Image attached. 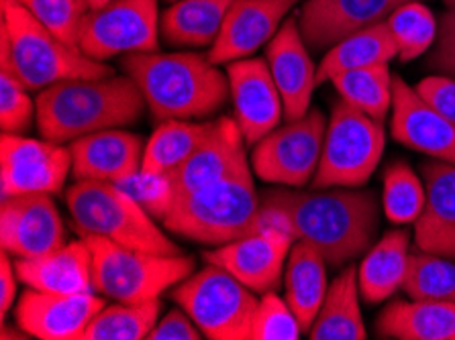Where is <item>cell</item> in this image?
Here are the masks:
<instances>
[{
	"label": "cell",
	"mask_w": 455,
	"mask_h": 340,
	"mask_svg": "<svg viewBox=\"0 0 455 340\" xmlns=\"http://www.w3.org/2000/svg\"><path fill=\"white\" fill-rule=\"evenodd\" d=\"M284 226L296 241L308 242L339 269L371 249L380 210L374 192L357 187H284L261 196L259 226Z\"/></svg>",
	"instance_id": "1"
},
{
	"label": "cell",
	"mask_w": 455,
	"mask_h": 340,
	"mask_svg": "<svg viewBox=\"0 0 455 340\" xmlns=\"http://www.w3.org/2000/svg\"><path fill=\"white\" fill-rule=\"evenodd\" d=\"M121 66L137 82L156 121L204 119L231 94L229 78L203 53H129Z\"/></svg>",
	"instance_id": "2"
},
{
	"label": "cell",
	"mask_w": 455,
	"mask_h": 340,
	"mask_svg": "<svg viewBox=\"0 0 455 340\" xmlns=\"http://www.w3.org/2000/svg\"><path fill=\"white\" fill-rule=\"evenodd\" d=\"M37 129L47 141L72 143L107 129H121L140 119L148 107L131 75L66 80L39 90Z\"/></svg>",
	"instance_id": "3"
},
{
	"label": "cell",
	"mask_w": 455,
	"mask_h": 340,
	"mask_svg": "<svg viewBox=\"0 0 455 340\" xmlns=\"http://www.w3.org/2000/svg\"><path fill=\"white\" fill-rule=\"evenodd\" d=\"M0 47L29 90H45L66 80L113 75V67L72 47L39 23L19 0H0Z\"/></svg>",
	"instance_id": "4"
},
{
	"label": "cell",
	"mask_w": 455,
	"mask_h": 340,
	"mask_svg": "<svg viewBox=\"0 0 455 340\" xmlns=\"http://www.w3.org/2000/svg\"><path fill=\"white\" fill-rule=\"evenodd\" d=\"M261 198L251 173L180 194L162 217L170 233L198 245L223 247L259 231Z\"/></svg>",
	"instance_id": "5"
},
{
	"label": "cell",
	"mask_w": 455,
	"mask_h": 340,
	"mask_svg": "<svg viewBox=\"0 0 455 340\" xmlns=\"http://www.w3.org/2000/svg\"><path fill=\"white\" fill-rule=\"evenodd\" d=\"M66 206L74 231L84 237H100L116 245L160 255H182L154 217L135 198L110 182L82 179L66 190Z\"/></svg>",
	"instance_id": "6"
},
{
	"label": "cell",
	"mask_w": 455,
	"mask_h": 340,
	"mask_svg": "<svg viewBox=\"0 0 455 340\" xmlns=\"http://www.w3.org/2000/svg\"><path fill=\"white\" fill-rule=\"evenodd\" d=\"M92 253V289L115 302L157 300L195 272V259L160 255L116 245L100 237H84Z\"/></svg>",
	"instance_id": "7"
},
{
	"label": "cell",
	"mask_w": 455,
	"mask_h": 340,
	"mask_svg": "<svg viewBox=\"0 0 455 340\" xmlns=\"http://www.w3.org/2000/svg\"><path fill=\"white\" fill-rule=\"evenodd\" d=\"M172 300L196 322L211 340H251L259 300L237 277L206 263L172 291Z\"/></svg>",
	"instance_id": "8"
},
{
	"label": "cell",
	"mask_w": 455,
	"mask_h": 340,
	"mask_svg": "<svg viewBox=\"0 0 455 340\" xmlns=\"http://www.w3.org/2000/svg\"><path fill=\"white\" fill-rule=\"evenodd\" d=\"M384 147V123L339 100L327 123L313 187H362L376 171Z\"/></svg>",
	"instance_id": "9"
},
{
	"label": "cell",
	"mask_w": 455,
	"mask_h": 340,
	"mask_svg": "<svg viewBox=\"0 0 455 340\" xmlns=\"http://www.w3.org/2000/svg\"><path fill=\"white\" fill-rule=\"evenodd\" d=\"M327 121L321 110L275 127L253 145L251 168L259 179L284 187H305L319 168Z\"/></svg>",
	"instance_id": "10"
},
{
	"label": "cell",
	"mask_w": 455,
	"mask_h": 340,
	"mask_svg": "<svg viewBox=\"0 0 455 340\" xmlns=\"http://www.w3.org/2000/svg\"><path fill=\"white\" fill-rule=\"evenodd\" d=\"M157 0H115L82 20L78 47L96 61L116 55L157 51L160 45Z\"/></svg>",
	"instance_id": "11"
},
{
	"label": "cell",
	"mask_w": 455,
	"mask_h": 340,
	"mask_svg": "<svg viewBox=\"0 0 455 340\" xmlns=\"http://www.w3.org/2000/svg\"><path fill=\"white\" fill-rule=\"evenodd\" d=\"M72 171L70 147L53 141L3 133L0 138V194L3 198L27 194H60Z\"/></svg>",
	"instance_id": "12"
},
{
	"label": "cell",
	"mask_w": 455,
	"mask_h": 340,
	"mask_svg": "<svg viewBox=\"0 0 455 340\" xmlns=\"http://www.w3.org/2000/svg\"><path fill=\"white\" fill-rule=\"evenodd\" d=\"M296 239L284 226L266 222L247 237L215 247L204 255V261L217 265L261 296L280 286L288 255Z\"/></svg>",
	"instance_id": "13"
},
{
	"label": "cell",
	"mask_w": 455,
	"mask_h": 340,
	"mask_svg": "<svg viewBox=\"0 0 455 340\" xmlns=\"http://www.w3.org/2000/svg\"><path fill=\"white\" fill-rule=\"evenodd\" d=\"M0 242L17 259H36L64 247L66 226L50 194L3 198Z\"/></svg>",
	"instance_id": "14"
},
{
	"label": "cell",
	"mask_w": 455,
	"mask_h": 340,
	"mask_svg": "<svg viewBox=\"0 0 455 340\" xmlns=\"http://www.w3.org/2000/svg\"><path fill=\"white\" fill-rule=\"evenodd\" d=\"M102 308L105 300L96 291L45 294L27 288L15 308V318L23 335L39 340H82Z\"/></svg>",
	"instance_id": "15"
},
{
	"label": "cell",
	"mask_w": 455,
	"mask_h": 340,
	"mask_svg": "<svg viewBox=\"0 0 455 340\" xmlns=\"http://www.w3.org/2000/svg\"><path fill=\"white\" fill-rule=\"evenodd\" d=\"M227 78L235 121L247 145L259 143L278 127L284 115L280 90L272 78L266 59H239L227 64Z\"/></svg>",
	"instance_id": "16"
},
{
	"label": "cell",
	"mask_w": 455,
	"mask_h": 340,
	"mask_svg": "<svg viewBox=\"0 0 455 340\" xmlns=\"http://www.w3.org/2000/svg\"><path fill=\"white\" fill-rule=\"evenodd\" d=\"M245 145V137L235 119L223 116L212 123L209 135L198 145L195 154L174 173H170L176 196L251 173Z\"/></svg>",
	"instance_id": "17"
},
{
	"label": "cell",
	"mask_w": 455,
	"mask_h": 340,
	"mask_svg": "<svg viewBox=\"0 0 455 340\" xmlns=\"http://www.w3.org/2000/svg\"><path fill=\"white\" fill-rule=\"evenodd\" d=\"M390 133L404 147L455 165V123L420 99L415 88L395 78Z\"/></svg>",
	"instance_id": "18"
},
{
	"label": "cell",
	"mask_w": 455,
	"mask_h": 340,
	"mask_svg": "<svg viewBox=\"0 0 455 340\" xmlns=\"http://www.w3.org/2000/svg\"><path fill=\"white\" fill-rule=\"evenodd\" d=\"M292 6V0H235L211 45L209 59L223 66L251 58L270 43Z\"/></svg>",
	"instance_id": "19"
},
{
	"label": "cell",
	"mask_w": 455,
	"mask_h": 340,
	"mask_svg": "<svg viewBox=\"0 0 455 340\" xmlns=\"http://www.w3.org/2000/svg\"><path fill=\"white\" fill-rule=\"evenodd\" d=\"M404 3L411 0H308L299 25L310 50L323 51L349 35L384 23Z\"/></svg>",
	"instance_id": "20"
},
{
	"label": "cell",
	"mask_w": 455,
	"mask_h": 340,
	"mask_svg": "<svg viewBox=\"0 0 455 340\" xmlns=\"http://www.w3.org/2000/svg\"><path fill=\"white\" fill-rule=\"evenodd\" d=\"M266 61L284 102L286 121L302 119L310 110L316 84V67L307 51L299 17L286 19L266 50Z\"/></svg>",
	"instance_id": "21"
},
{
	"label": "cell",
	"mask_w": 455,
	"mask_h": 340,
	"mask_svg": "<svg viewBox=\"0 0 455 340\" xmlns=\"http://www.w3.org/2000/svg\"><path fill=\"white\" fill-rule=\"evenodd\" d=\"M143 145L140 135L121 129H107L76 138L70 143L72 176L76 182L119 184L141 171Z\"/></svg>",
	"instance_id": "22"
},
{
	"label": "cell",
	"mask_w": 455,
	"mask_h": 340,
	"mask_svg": "<svg viewBox=\"0 0 455 340\" xmlns=\"http://www.w3.org/2000/svg\"><path fill=\"white\" fill-rule=\"evenodd\" d=\"M425 206L415 220L419 251L455 261V165L433 162L423 165Z\"/></svg>",
	"instance_id": "23"
},
{
	"label": "cell",
	"mask_w": 455,
	"mask_h": 340,
	"mask_svg": "<svg viewBox=\"0 0 455 340\" xmlns=\"http://www.w3.org/2000/svg\"><path fill=\"white\" fill-rule=\"evenodd\" d=\"M15 272L27 288L45 294H86L92 289V253L88 242L74 241L55 251L17 259Z\"/></svg>",
	"instance_id": "24"
},
{
	"label": "cell",
	"mask_w": 455,
	"mask_h": 340,
	"mask_svg": "<svg viewBox=\"0 0 455 340\" xmlns=\"http://www.w3.org/2000/svg\"><path fill=\"white\" fill-rule=\"evenodd\" d=\"M376 332L396 340H455V304L396 300L380 312Z\"/></svg>",
	"instance_id": "25"
},
{
	"label": "cell",
	"mask_w": 455,
	"mask_h": 340,
	"mask_svg": "<svg viewBox=\"0 0 455 340\" xmlns=\"http://www.w3.org/2000/svg\"><path fill=\"white\" fill-rule=\"evenodd\" d=\"M411 234L404 228L386 233L374 247L365 253L357 267L360 294L368 304H380L403 289L411 263Z\"/></svg>",
	"instance_id": "26"
},
{
	"label": "cell",
	"mask_w": 455,
	"mask_h": 340,
	"mask_svg": "<svg viewBox=\"0 0 455 340\" xmlns=\"http://www.w3.org/2000/svg\"><path fill=\"white\" fill-rule=\"evenodd\" d=\"M327 261L313 245L296 241L284 269V300L308 332L327 296Z\"/></svg>",
	"instance_id": "27"
},
{
	"label": "cell",
	"mask_w": 455,
	"mask_h": 340,
	"mask_svg": "<svg viewBox=\"0 0 455 340\" xmlns=\"http://www.w3.org/2000/svg\"><path fill=\"white\" fill-rule=\"evenodd\" d=\"M360 283L357 269L351 265L335 277L327 289L323 306L308 330L310 340H365L360 308Z\"/></svg>",
	"instance_id": "28"
},
{
	"label": "cell",
	"mask_w": 455,
	"mask_h": 340,
	"mask_svg": "<svg viewBox=\"0 0 455 340\" xmlns=\"http://www.w3.org/2000/svg\"><path fill=\"white\" fill-rule=\"evenodd\" d=\"M233 3L235 0H178L162 15V37L176 47L212 45Z\"/></svg>",
	"instance_id": "29"
},
{
	"label": "cell",
	"mask_w": 455,
	"mask_h": 340,
	"mask_svg": "<svg viewBox=\"0 0 455 340\" xmlns=\"http://www.w3.org/2000/svg\"><path fill=\"white\" fill-rule=\"evenodd\" d=\"M395 58H398V47L384 20V23L349 35L331 47L316 67V84L331 82L337 74L349 72V69L390 64Z\"/></svg>",
	"instance_id": "30"
},
{
	"label": "cell",
	"mask_w": 455,
	"mask_h": 340,
	"mask_svg": "<svg viewBox=\"0 0 455 340\" xmlns=\"http://www.w3.org/2000/svg\"><path fill=\"white\" fill-rule=\"evenodd\" d=\"M212 123H190V121H164L154 130L143 151L141 171L164 173L170 176L186 163L198 145L209 135Z\"/></svg>",
	"instance_id": "31"
},
{
	"label": "cell",
	"mask_w": 455,
	"mask_h": 340,
	"mask_svg": "<svg viewBox=\"0 0 455 340\" xmlns=\"http://www.w3.org/2000/svg\"><path fill=\"white\" fill-rule=\"evenodd\" d=\"M331 84L339 92L341 100L378 121L384 123L388 110H392L395 75L390 74L388 64L349 69V72L337 74Z\"/></svg>",
	"instance_id": "32"
},
{
	"label": "cell",
	"mask_w": 455,
	"mask_h": 340,
	"mask_svg": "<svg viewBox=\"0 0 455 340\" xmlns=\"http://www.w3.org/2000/svg\"><path fill=\"white\" fill-rule=\"evenodd\" d=\"M162 302L148 300L137 304L119 302L105 306L88 324L82 340H148L160 320Z\"/></svg>",
	"instance_id": "33"
},
{
	"label": "cell",
	"mask_w": 455,
	"mask_h": 340,
	"mask_svg": "<svg viewBox=\"0 0 455 340\" xmlns=\"http://www.w3.org/2000/svg\"><path fill=\"white\" fill-rule=\"evenodd\" d=\"M398 47V59L412 61L435 45L439 25L423 0H411L398 6L386 20Z\"/></svg>",
	"instance_id": "34"
},
{
	"label": "cell",
	"mask_w": 455,
	"mask_h": 340,
	"mask_svg": "<svg viewBox=\"0 0 455 340\" xmlns=\"http://www.w3.org/2000/svg\"><path fill=\"white\" fill-rule=\"evenodd\" d=\"M403 291L412 300L455 304V261L433 253H412Z\"/></svg>",
	"instance_id": "35"
},
{
	"label": "cell",
	"mask_w": 455,
	"mask_h": 340,
	"mask_svg": "<svg viewBox=\"0 0 455 340\" xmlns=\"http://www.w3.org/2000/svg\"><path fill=\"white\" fill-rule=\"evenodd\" d=\"M425 186L404 162L390 163L382 178V208L395 225H415L425 206Z\"/></svg>",
	"instance_id": "36"
},
{
	"label": "cell",
	"mask_w": 455,
	"mask_h": 340,
	"mask_svg": "<svg viewBox=\"0 0 455 340\" xmlns=\"http://www.w3.org/2000/svg\"><path fill=\"white\" fill-rule=\"evenodd\" d=\"M11 64L9 51L0 47V129L3 133L23 135L31 129L37 107Z\"/></svg>",
	"instance_id": "37"
},
{
	"label": "cell",
	"mask_w": 455,
	"mask_h": 340,
	"mask_svg": "<svg viewBox=\"0 0 455 340\" xmlns=\"http://www.w3.org/2000/svg\"><path fill=\"white\" fill-rule=\"evenodd\" d=\"M41 25L64 43L78 47L82 20L91 12L86 0H19Z\"/></svg>",
	"instance_id": "38"
},
{
	"label": "cell",
	"mask_w": 455,
	"mask_h": 340,
	"mask_svg": "<svg viewBox=\"0 0 455 340\" xmlns=\"http://www.w3.org/2000/svg\"><path fill=\"white\" fill-rule=\"evenodd\" d=\"M302 326L284 297L274 291L261 294L253 316L251 340H299Z\"/></svg>",
	"instance_id": "39"
},
{
	"label": "cell",
	"mask_w": 455,
	"mask_h": 340,
	"mask_svg": "<svg viewBox=\"0 0 455 340\" xmlns=\"http://www.w3.org/2000/svg\"><path fill=\"white\" fill-rule=\"evenodd\" d=\"M123 187L131 198H135L154 218H160L168 208L172 206L176 198L174 186H172L170 176L164 173H148V171H137L135 176H131L123 182L116 184Z\"/></svg>",
	"instance_id": "40"
},
{
	"label": "cell",
	"mask_w": 455,
	"mask_h": 340,
	"mask_svg": "<svg viewBox=\"0 0 455 340\" xmlns=\"http://www.w3.org/2000/svg\"><path fill=\"white\" fill-rule=\"evenodd\" d=\"M415 90L437 113L455 123V78L445 74L429 75V78L420 80Z\"/></svg>",
	"instance_id": "41"
},
{
	"label": "cell",
	"mask_w": 455,
	"mask_h": 340,
	"mask_svg": "<svg viewBox=\"0 0 455 340\" xmlns=\"http://www.w3.org/2000/svg\"><path fill=\"white\" fill-rule=\"evenodd\" d=\"M429 66L439 74L455 78V12L447 11L439 23L437 43L431 53Z\"/></svg>",
	"instance_id": "42"
},
{
	"label": "cell",
	"mask_w": 455,
	"mask_h": 340,
	"mask_svg": "<svg viewBox=\"0 0 455 340\" xmlns=\"http://www.w3.org/2000/svg\"><path fill=\"white\" fill-rule=\"evenodd\" d=\"M204 335L196 322L180 310H172L162 320H157L148 340H201Z\"/></svg>",
	"instance_id": "43"
},
{
	"label": "cell",
	"mask_w": 455,
	"mask_h": 340,
	"mask_svg": "<svg viewBox=\"0 0 455 340\" xmlns=\"http://www.w3.org/2000/svg\"><path fill=\"white\" fill-rule=\"evenodd\" d=\"M17 277L19 275L11 261V255L3 251V257H0V316H3V322H6V314H9L12 302H15Z\"/></svg>",
	"instance_id": "44"
},
{
	"label": "cell",
	"mask_w": 455,
	"mask_h": 340,
	"mask_svg": "<svg viewBox=\"0 0 455 340\" xmlns=\"http://www.w3.org/2000/svg\"><path fill=\"white\" fill-rule=\"evenodd\" d=\"M86 3H88V6H91V11H94V9H102V6L115 3V0H86Z\"/></svg>",
	"instance_id": "45"
},
{
	"label": "cell",
	"mask_w": 455,
	"mask_h": 340,
	"mask_svg": "<svg viewBox=\"0 0 455 340\" xmlns=\"http://www.w3.org/2000/svg\"><path fill=\"white\" fill-rule=\"evenodd\" d=\"M443 3L450 6V9H453V6H455V0H443Z\"/></svg>",
	"instance_id": "46"
},
{
	"label": "cell",
	"mask_w": 455,
	"mask_h": 340,
	"mask_svg": "<svg viewBox=\"0 0 455 340\" xmlns=\"http://www.w3.org/2000/svg\"><path fill=\"white\" fill-rule=\"evenodd\" d=\"M450 11H451V12H455V6H453V9H450Z\"/></svg>",
	"instance_id": "47"
},
{
	"label": "cell",
	"mask_w": 455,
	"mask_h": 340,
	"mask_svg": "<svg viewBox=\"0 0 455 340\" xmlns=\"http://www.w3.org/2000/svg\"><path fill=\"white\" fill-rule=\"evenodd\" d=\"M172 3H178V0H172Z\"/></svg>",
	"instance_id": "48"
},
{
	"label": "cell",
	"mask_w": 455,
	"mask_h": 340,
	"mask_svg": "<svg viewBox=\"0 0 455 340\" xmlns=\"http://www.w3.org/2000/svg\"><path fill=\"white\" fill-rule=\"evenodd\" d=\"M292 3H296V0H292Z\"/></svg>",
	"instance_id": "49"
}]
</instances>
